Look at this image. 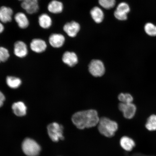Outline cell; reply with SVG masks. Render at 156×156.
I'll return each mask as SVG.
<instances>
[{
  "mask_svg": "<svg viewBox=\"0 0 156 156\" xmlns=\"http://www.w3.org/2000/svg\"><path fill=\"white\" fill-rule=\"evenodd\" d=\"M5 27L3 25L1 21H0V34L2 33L4 30Z\"/></svg>",
  "mask_w": 156,
  "mask_h": 156,
  "instance_id": "28",
  "label": "cell"
},
{
  "mask_svg": "<svg viewBox=\"0 0 156 156\" xmlns=\"http://www.w3.org/2000/svg\"><path fill=\"white\" fill-rule=\"evenodd\" d=\"M72 121L79 129L94 127L98 124L99 118L97 111L91 109L76 112L72 116Z\"/></svg>",
  "mask_w": 156,
  "mask_h": 156,
  "instance_id": "1",
  "label": "cell"
},
{
  "mask_svg": "<svg viewBox=\"0 0 156 156\" xmlns=\"http://www.w3.org/2000/svg\"><path fill=\"white\" fill-rule=\"evenodd\" d=\"M120 144L123 149L127 151H130L135 147V142L132 138L128 136H124L121 138Z\"/></svg>",
  "mask_w": 156,
  "mask_h": 156,
  "instance_id": "18",
  "label": "cell"
},
{
  "mask_svg": "<svg viewBox=\"0 0 156 156\" xmlns=\"http://www.w3.org/2000/svg\"><path fill=\"white\" fill-rule=\"evenodd\" d=\"M47 45L42 39L35 38L32 41L30 44L31 49L36 53H40L46 50Z\"/></svg>",
  "mask_w": 156,
  "mask_h": 156,
  "instance_id": "10",
  "label": "cell"
},
{
  "mask_svg": "<svg viewBox=\"0 0 156 156\" xmlns=\"http://www.w3.org/2000/svg\"><path fill=\"white\" fill-rule=\"evenodd\" d=\"M63 30L71 37L73 38L77 36L80 30V25L75 21L67 23L64 25Z\"/></svg>",
  "mask_w": 156,
  "mask_h": 156,
  "instance_id": "8",
  "label": "cell"
},
{
  "mask_svg": "<svg viewBox=\"0 0 156 156\" xmlns=\"http://www.w3.org/2000/svg\"><path fill=\"white\" fill-rule=\"evenodd\" d=\"M145 127L149 131L156 130V115H151L148 118Z\"/></svg>",
  "mask_w": 156,
  "mask_h": 156,
  "instance_id": "23",
  "label": "cell"
},
{
  "mask_svg": "<svg viewBox=\"0 0 156 156\" xmlns=\"http://www.w3.org/2000/svg\"><path fill=\"white\" fill-rule=\"evenodd\" d=\"M38 23L40 27L44 29H48L51 26L52 20L49 15L43 13L38 17Z\"/></svg>",
  "mask_w": 156,
  "mask_h": 156,
  "instance_id": "20",
  "label": "cell"
},
{
  "mask_svg": "<svg viewBox=\"0 0 156 156\" xmlns=\"http://www.w3.org/2000/svg\"><path fill=\"white\" fill-rule=\"evenodd\" d=\"M90 14L93 20L97 24H100L104 20V12L99 7L95 6L90 11Z\"/></svg>",
  "mask_w": 156,
  "mask_h": 156,
  "instance_id": "19",
  "label": "cell"
},
{
  "mask_svg": "<svg viewBox=\"0 0 156 156\" xmlns=\"http://www.w3.org/2000/svg\"><path fill=\"white\" fill-rule=\"evenodd\" d=\"M64 6L62 2L57 0H52L48 6V9L50 12L53 14H58L63 11Z\"/></svg>",
  "mask_w": 156,
  "mask_h": 156,
  "instance_id": "17",
  "label": "cell"
},
{
  "mask_svg": "<svg viewBox=\"0 0 156 156\" xmlns=\"http://www.w3.org/2000/svg\"><path fill=\"white\" fill-rule=\"evenodd\" d=\"M38 0H24L21 2V7L29 14H34L38 11Z\"/></svg>",
  "mask_w": 156,
  "mask_h": 156,
  "instance_id": "9",
  "label": "cell"
},
{
  "mask_svg": "<svg viewBox=\"0 0 156 156\" xmlns=\"http://www.w3.org/2000/svg\"><path fill=\"white\" fill-rule=\"evenodd\" d=\"M118 99L121 102L125 103H132L134 100L132 95L128 93L120 94L118 96Z\"/></svg>",
  "mask_w": 156,
  "mask_h": 156,
  "instance_id": "25",
  "label": "cell"
},
{
  "mask_svg": "<svg viewBox=\"0 0 156 156\" xmlns=\"http://www.w3.org/2000/svg\"><path fill=\"white\" fill-rule=\"evenodd\" d=\"M5 100V97L3 94L0 91V107L2 106Z\"/></svg>",
  "mask_w": 156,
  "mask_h": 156,
  "instance_id": "27",
  "label": "cell"
},
{
  "mask_svg": "<svg viewBox=\"0 0 156 156\" xmlns=\"http://www.w3.org/2000/svg\"><path fill=\"white\" fill-rule=\"evenodd\" d=\"M62 61L69 67H73L78 63V58L75 52L66 51L63 55Z\"/></svg>",
  "mask_w": 156,
  "mask_h": 156,
  "instance_id": "14",
  "label": "cell"
},
{
  "mask_svg": "<svg viewBox=\"0 0 156 156\" xmlns=\"http://www.w3.org/2000/svg\"><path fill=\"white\" fill-rule=\"evenodd\" d=\"M98 125L99 132L108 138L114 136L119 128L118 124L116 122L105 117L100 119Z\"/></svg>",
  "mask_w": 156,
  "mask_h": 156,
  "instance_id": "2",
  "label": "cell"
},
{
  "mask_svg": "<svg viewBox=\"0 0 156 156\" xmlns=\"http://www.w3.org/2000/svg\"><path fill=\"white\" fill-rule=\"evenodd\" d=\"M8 50L3 47H0V63L5 62L9 57Z\"/></svg>",
  "mask_w": 156,
  "mask_h": 156,
  "instance_id": "26",
  "label": "cell"
},
{
  "mask_svg": "<svg viewBox=\"0 0 156 156\" xmlns=\"http://www.w3.org/2000/svg\"><path fill=\"white\" fill-rule=\"evenodd\" d=\"M12 108L14 114L17 116H23L27 114V107L25 103L21 101L13 103Z\"/></svg>",
  "mask_w": 156,
  "mask_h": 156,
  "instance_id": "16",
  "label": "cell"
},
{
  "mask_svg": "<svg viewBox=\"0 0 156 156\" xmlns=\"http://www.w3.org/2000/svg\"><path fill=\"white\" fill-rule=\"evenodd\" d=\"M144 30L146 34L151 37H156V25L151 22H147L144 25Z\"/></svg>",
  "mask_w": 156,
  "mask_h": 156,
  "instance_id": "22",
  "label": "cell"
},
{
  "mask_svg": "<svg viewBox=\"0 0 156 156\" xmlns=\"http://www.w3.org/2000/svg\"><path fill=\"white\" fill-rule=\"evenodd\" d=\"M119 109L122 113L125 118L130 119L135 116L136 112V105L133 103H120Z\"/></svg>",
  "mask_w": 156,
  "mask_h": 156,
  "instance_id": "7",
  "label": "cell"
},
{
  "mask_svg": "<svg viewBox=\"0 0 156 156\" xmlns=\"http://www.w3.org/2000/svg\"><path fill=\"white\" fill-rule=\"evenodd\" d=\"M13 11L11 8L3 6L0 8V21L6 23L12 20Z\"/></svg>",
  "mask_w": 156,
  "mask_h": 156,
  "instance_id": "13",
  "label": "cell"
},
{
  "mask_svg": "<svg viewBox=\"0 0 156 156\" xmlns=\"http://www.w3.org/2000/svg\"><path fill=\"white\" fill-rule=\"evenodd\" d=\"M14 19L20 28L25 29L28 27L29 25V19L24 13L21 12L16 13Z\"/></svg>",
  "mask_w": 156,
  "mask_h": 156,
  "instance_id": "15",
  "label": "cell"
},
{
  "mask_svg": "<svg viewBox=\"0 0 156 156\" xmlns=\"http://www.w3.org/2000/svg\"><path fill=\"white\" fill-rule=\"evenodd\" d=\"M98 3L101 7L106 9L113 8L115 5L116 0H98Z\"/></svg>",
  "mask_w": 156,
  "mask_h": 156,
  "instance_id": "24",
  "label": "cell"
},
{
  "mask_svg": "<svg viewBox=\"0 0 156 156\" xmlns=\"http://www.w3.org/2000/svg\"><path fill=\"white\" fill-rule=\"evenodd\" d=\"M130 8L128 4L125 2H122L117 6L115 11V17L120 21H125L128 19V15L130 12Z\"/></svg>",
  "mask_w": 156,
  "mask_h": 156,
  "instance_id": "6",
  "label": "cell"
},
{
  "mask_svg": "<svg viewBox=\"0 0 156 156\" xmlns=\"http://www.w3.org/2000/svg\"><path fill=\"white\" fill-rule=\"evenodd\" d=\"M48 134L51 139L54 142H58L64 139V127L58 123L54 122L48 125L47 127Z\"/></svg>",
  "mask_w": 156,
  "mask_h": 156,
  "instance_id": "4",
  "label": "cell"
},
{
  "mask_svg": "<svg viewBox=\"0 0 156 156\" xmlns=\"http://www.w3.org/2000/svg\"><path fill=\"white\" fill-rule=\"evenodd\" d=\"M22 149L28 156H38L41 151L40 146L34 140L27 138L23 142Z\"/></svg>",
  "mask_w": 156,
  "mask_h": 156,
  "instance_id": "3",
  "label": "cell"
},
{
  "mask_svg": "<svg viewBox=\"0 0 156 156\" xmlns=\"http://www.w3.org/2000/svg\"><path fill=\"white\" fill-rule=\"evenodd\" d=\"M8 86L12 89H15L18 88L21 85L22 82L19 78L13 76H8L6 80Z\"/></svg>",
  "mask_w": 156,
  "mask_h": 156,
  "instance_id": "21",
  "label": "cell"
},
{
  "mask_svg": "<svg viewBox=\"0 0 156 156\" xmlns=\"http://www.w3.org/2000/svg\"><path fill=\"white\" fill-rule=\"evenodd\" d=\"M88 68L89 73L95 77L102 76L105 74V66L100 60L94 59L91 60L89 64Z\"/></svg>",
  "mask_w": 156,
  "mask_h": 156,
  "instance_id": "5",
  "label": "cell"
},
{
  "mask_svg": "<svg viewBox=\"0 0 156 156\" xmlns=\"http://www.w3.org/2000/svg\"><path fill=\"white\" fill-rule=\"evenodd\" d=\"M49 42L51 46L54 48L62 47L65 41V38L63 34H53L49 37Z\"/></svg>",
  "mask_w": 156,
  "mask_h": 156,
  "instance_id": "11",
  "label": "cell"
},
{
  "mask_svg": "<svg viewBox=\"0 0 156 156\" xmlns=\"http://www.w3.org/2000/svg\"><path fill=\"white\" fill-rule=\"evenodd\" d=\"M14 53L19 58L25 57L28 53L27 44L22 41H19L16 42L14 46Z\"/></svg>",
  "mask_w": 156,
  "mask_h": 156,
  "instance_id": "12",
  "label": "cell"
}]
</instances>
